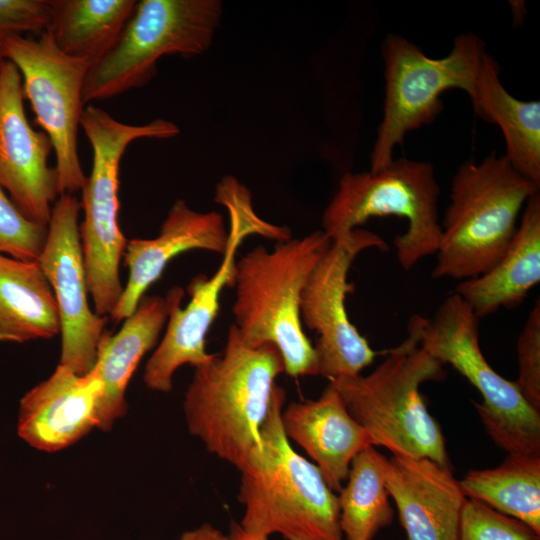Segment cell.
<instances>
[{"mask_svg":"<svg viewBox=\"0 0 540 540\" xmlns=\"http://www.w3.org/2000/svg\"><path fill=\"white\" fill-rule=\"evenodd\" d=\"M46 236L47 226L29 220L0 189V255L36 261Z\"/></svg>","mask_w":540,"mask_h":540,"instance_id":"83f0119b","label":"cell"},{"mask_svg":"<svg viewBox=\"0 0 540 540\" xmlns=\"http://www.w3.org/2000/svg\"><path fill=\"white\" fill-rule=\"evenodd\" d=\"M22 77L9 60L0 65V189L31 221L47 226L60 196L52 143L32 128L24 110Z\"/></svg>","mask_w":540,"mask_h":540,"instance_id":"9a60e30c","label":"cell"},{"mask_svg":"<svg viewBox=\"0 0 540 540\" xmlns=\"http://www.w3.org/2000/svg\"><path fill=\"white\" fill-rule=\"evenodd\" d=\"M102 383L94 368L84 375L59 364L20 400L17 432L31 447L54 452L98 427Z\"/></svg>","mask_w":540,"mask_h":540,"instance_id":"2e32d148","label":"cell"},{"mask_svg":"<svg viewBox=\"0 0 540 540\" xmlns=\"http://www.w3.org/2000/svg\"><path fill=\"white\" fill-rule=\"evenodd\" d=\"M230 540H269L264 535L253 534L244 531L239 524H232L229 534Z\"/></svg>","mask_w":540,"mask_h":540,"instance_id":"1f68e13d","label":"cell"},{"mask_svg":"<svg viewBox=\"0 0 540 540\" xmlns=\"http://www.w3.org/2000/svg\"><path fill=\"white\" fill-rule=\"evenodd\" d=\"M443 364L408 333L367 376L328 381L340 393L350 415L369 433L374 446L392 455L428 458L449 467L442 429L427 410L420 386L445 379Z\"/></svg>","mask_w":540,"mask_h":540,"instance_id":"5b68a950","label":"cell"},{"mask_svg":"<svg viewBox=\"0 0 540 540\" xmlns=\"http://www.w3.org/2000/svg\"><path fill=\"white\" fill-rule=\"evenodd\" d=\"M540 281V193L524 206L520 224L499 261L485 273L460 281L458 294L478 319L518 307Z\"/></svg>","mask_w":540,"mask_h":540,"instance_id":"44dd1931","label":"cell"},{"mask_svg":"<svg viewBox=\"0 0 540 540\" xmlns=\"http://www.w3.org/2000/svg\"><path fill=\"white\" fill-rule=\"evenodd\" d=\"M331 242L315 231L278 242L272 251L257 246L236 261L234 325L247 345L275 346L291 377L318 375L314 346L302 328L300 295Z\"/></svg>","mask_w":540,"mask_h":540,"instance_id":"7a4b0ae2","label":"cell"},{"mask_svg":"<svg viewBox=\"0 0 540 540\" xmlns=\"http://www.w3.org/2000/svg\"><path fill=\"white\" fill-rule=\"evenodd\" d=\"M3 56L22 77L24 98L49 137L56 156L60 195L80 191L86 180L78 155L77 135L85 108L83 88L91 64L66 55L52 36H0Z\"/></svg>","mask_w":540,"mask_h":540,"instance_id":"7c38bea8","label":"cell"},{"mask_svg":"<svg viewBox=\"0 0 540 540\" xmlns=\"http://www.w3.org/2000/svg\"><path fill=\"white\" fill-rule=\"evenodd\" d=\"M439 194L434 167L425 161L400 158L375 172H347L324 211L323 232L336 241L372 217L403 218L407 229L395 238L394 246L399 264L409 271L438 250Z\"/></svg>","mask_w":540,"mask_h":540,"instance_id":"9c48e42d","label":"cell"},{"mask_svg":"<svg viewBox=\"0 0 540 540\" xmlns=\"http://www.w3.org/2000/svg\"><path fill=\"white\" fill-rule=\"evenodd\" d=\"M194 368L183 401L188 431L240 472L264 454L262 428L284 372L282 357L271 344L247 345L232 324L223 353Z\"/></svg>","mask_w":540,"mask_h":540,"instance_id":"6da1fadb","label":"cell"},{"mask_svg":"<svg viewBox=\"0 0 540 540\" xmlns=\"http://www.w3.org/2000/svg\"><path fill=\"white\" fill-rule=\"evenodd\" d=\"M458 540H540V533L515 518L467 499Z\"/></svg>","mask_w":540,"mask_h":540,"instance_id":"4316f807","label":"cell"},{"mask_svg":"<svg viewBox=\"0 0 540 540\" xmlns=\"http://www.w3.org/2000/svg\"><path fill=\"white\" fill-rule=\"evenodd\" d=\"M478 320L454 292L432 318L411 316L407 329L422 349L451 365L478 390L483 400L473 404L499 448L508 454L540 455V412L525 401L514 381L490 366L480 348Z\"/></svg>","mask_w":540,"mask_h":540,"instance_id":"52a82bcc","label":"cell"},{"mask_svg":"<svg viewBox=\"0 0 540 540\" xmlns=\"http://www.w3.org/2000/svg\"><path fill=\"white\" fill-rule=\"evenodd\" d=\"M169 308V293L165 297L144 296L116 334H102L93 366L102 383L97 428L109 431L125 415L127 385L140 360L156 345Z\"/></svg>","mask_w":540,"mask_h":540,"instance_id":"ffe728a7","label":"cell"},{"mask_svg":"<svg viewBox=\"0 0 540 540\" xmlns=\"http://www.w3.org/2000/svg\"><path fill=\"white\" fill-rule=\"evenodd\" d=\"M1 36V35H0ZM5 60L4 56H3V53H2V49H1V45H0V65L2 64V62Z\"/></svg>","mask_w":540,"mask_h":540,"instance_id":"d6a6232c","label":"cell"},{"mask_svg":"<svg viewBox=\"0 0 540 540\" xmlns=\"http://www.w3.org/2000/svg\"><path fill=\"white\" fill-rule=\"evenodd\" d=\"M499 65L485 53L471 102L475 113L487 122L497 124L504 136L511 165L540 187V102L513 97L499 77Z\"/></svg>","mask_w":540,"mask_h":540,"instance_id":"7402d4cb","label":"cell"},{"mask_svg":"<svg viewBox=\"0 0 540 540\" xmlns=\"http://www.w3.org/2000/svg\"><path fill=\"white\" fill-rule=\"evenodd\" d=\"M385 476L406 540H458L467 498L449 467L392 455Z\"/></svg>","mask_w":540,"mask_h":540,"instance_id":"ac0fdd59","label":"cell"},{"mask_svg":"<svg viewBox=\"0 0 540 540\" xmlns=\"http://www.w3.org/2000/svg\"><path fill=\"white\" fill-rule=\"evenodd\" d=\"M227 243L228 231L221 214L198 212L184 200H176L157 237L127 242L123 259L129 270L128 280L110 317L114 322L128 318L167 264L179 254L194 249L223 254Z\"/></svg>","mask_w":540,"mask_h":540,"instance_id":"e0dca14e","label":"cell"},{"mask_svg":"<svg viewBox=\"0 0 540 540\" xmlns=\"http://www.w3.org/2000/svg\"><path fill=\"white\" fill-rule=\"evenodd\" d=\"M215 201L226 207L230 216L228 243L216 272L194 277L187 287L190 301L181 307L185 291L172 287L165 334L146 363L143 381L154 391L169 392L178 368L196 367L213 354L206 350V335L220 309V296L227 286L233 287L236 252L245 238L258 234L283 242L291 238L288 227L261 219L254 211L248 189L232 176L224 177L216 187Z\"/></svg>","mask_w":540,"mask_h":540,"instance_id":"ba28073f","label":"cell"},{"mask_svg":"<svg viewBox=\"0 0 540 540\" xmlns=\"http://www.w3.org/2000/svg\"><path fill=\"white\" fill-rule=\"evenodd\" d=\"M281 423L288 440L306 452L334 492L343 487L354 457L374 446L330 382L317 400L289 404L282 410Z\"/></svg>","mask_w":540,"mask_h":540,"instance_id":"d6986e66","label":"cell"},{"mask_svg":"<svg viewBox=\"0 0 540 540\" xmlns=\"http://www.w3.org/2000/svg\"><path fill=\"white\" fill-rule=\"evenodd\" d=\"M179 540H230L229 535L209 523L184 532Z\"/></svg>","mask_w":540,"mask_h":540,"instance_id":"4dcf8cb0","label":"cell"},{"mask_svg":"<svg viewBox=\"0 0 540 540\" xmlns=\"http://www.w3.org/2000/svg\"><path fill=\"white\" fill-rule=\"evenodd\" d=\"M486 52L484 42L473 33L457 36L450 53L440 59L428 57L402 35L385 37L382 44L384 109L371 153L370 171L388 166L405 135L435 119L442 109L441 95L448 89L464 90L471 102L474 100Z\"/></svg>","mask_w":540,"mask_h":540,"instance_id":"8fae6325","label":"cell"},{"mask_svg":"<svg viewBox=\"0 0 540 540\" xmlns=\"http://www.w3.org/2000/svg\"><path fill=\"white\" fill-rule=\"evenodd\" d=\"M135 0H51L47 31L66 55L91 65L118 41Z\"/></svg>","mask_w":540,"mask_h":540,"instance_id":"cb8c5ba5","label":"cell"},{"mask_svg":"<svg viewBox=\"0 0 540 540\" xmlns=\"http://www.w3.org/2000/svg\"><path fill=\"white\" fill-rule=\"evenodd\" d=\"M80 126L93 153L91 171L81 189V248L94 312L107 317L124 289L119 265L128 241L118 219L121 159L128 145L137 139H168L180 130L175 123L162 118L141 125L122 123L94 104L84 108Z\"/></svg>","mask_w":540,"mask_h":540,"instance_id":"8992f818","label":"cell"},{"mask_svg":"<svg viewBox=\"0 0 540 540\" xmlns=\"http://www.w3.org/2000/svg\"><path fill=\"white\" fill-rule=\"evenodd\" d=\"M285 390L278 387L262 428L264 454L240 471L239 525L249 533L285 540H344L338 496L318 467L296 452L284 434Z\"/></svg>","mask_w":540,"mask_h":540,"instance_id":"3957f363","label":"cell"},{"mask_svg":"<svg viewBox=\"0 0 540 540\" xmlns=\"http://www.w3.org/2000/svg\"><path fill=\"white\" fill-rule=\"evenodd\" d=\"M223 15L220 0H141L112 49L86 75L85 105L149 83L166 55L192 58L212 44Z\"/></svg>","mask_w":540,"mask_h":540,"instance_id":"30bf717a","label":"cell"},{"mask_svg":"<svg viewBox=\"0 0 540 540\" xmlns=\"http://www.w3.org/2000/svg\"><path fill=\"white\" fill-rule=\"evenodd\" d=\"M518 378L525 401L540 412V302L537 300L517 341Z\"/></svg>","mask_w":540,"mask_h":540,"instance_id":"f1b7e54d","label":"cell"},{"mask_svg":"<svg viewBox=\"0 0 540 540\" xmlns=\"http://www.w3.org/2000/svg\"><path fill=\"white\" fill-rule=\"evenodd\" d=\"M59 333L55 296L38 260L0 255V342L23 343Z\"/></svg>","mask_w":540,"mask_h":540,"instance_id":"603a6c76","label":"cell"},{"mask_svg":"<svg viewBox=\"0 0 540 540\" xmlns=\"http://www.w3.org/2000/svg\"><path fill=\"white\" fill-rule=\"evenodd\" d=\"M388 250L377 234L355 229L332 241L308 275L300 295L302 325L318 334L314 346L317 374L333 381L361 374L377 352L349 320L345 301L354 285L347 280L354 259L364 250Z\"/></svg>","mask_w":540,"mask_h":540,"instance_id":"4fadbf2b","label":"cell"},{"mask_svg":"<svg viewBox=\"0 0 540 540\" xmlns=\"http://www.w3.org/2000/svg\"><path fill=\"white\" fill-rule=\"evenodd\" d=\"M539 186L505 155L490 154L457 170L441 226L433 278L467 280L493 267L517 231V221Z\"/></svg>","mask_w":540,"mask_h":540,"instance_id":"277c9868","label":"cell"},{"mask_svg":"<svg viewBox=\"0 0 540 540\" xmlns=\"http://www.w3.org/2000/svg\"><path fill=\"white\" fill-rule=\"evenodd\" d=\"M387 462L375 446L362 450L352 460L345 485L337 495L344 540H373L393 522L385 476Z\"/></svg>","mask_w":540,"mask_h":540,"instance_id":"484cf974","label":"cell"},{"mask_svg":"<svg viewBox=\"0 0 540 540\" xmlns=\"http://www.w3.org/2000/svg\"><path fill=\"white\" fill-rule=\"evenodd\" d=\"M51 8V0H0V35H40L47 29Z\"/></svg>","mask_w":540,"mask_h":540,"instance_id":"f546056e","label":"cell"},{"mask_svg":"<svg viewBox=\"0 0 540 540\" xmlns=\"http://www.w3.org/2000/svg\"><path fill=\"white\" fill-rule=\"evenodd\" d=\"M80 203L72 194L60 195L52 207L47 236L38 262L53 290L61 334V365L79 375L93 368L107 317L88 303V285L81 248Z\"/></svg>","mask_w":540,"mask_h":540,"instance_id":"5bb4252c","label":"cell"},{"mask_svg":"<svg viewBox=\"0 0 540 540\" xmlns=\"http://www.w3.org/2000/svg\"><path fill=\"white\" fill-rule=\"evenodd\" d=\"M459 484L467 499L540 533V455L508 454L494 468L470 470Z\"/></svg>","mask_w":540,"mask_h":540,"instance_id":"d4e9b609","label":"cell"}]
</instances>
